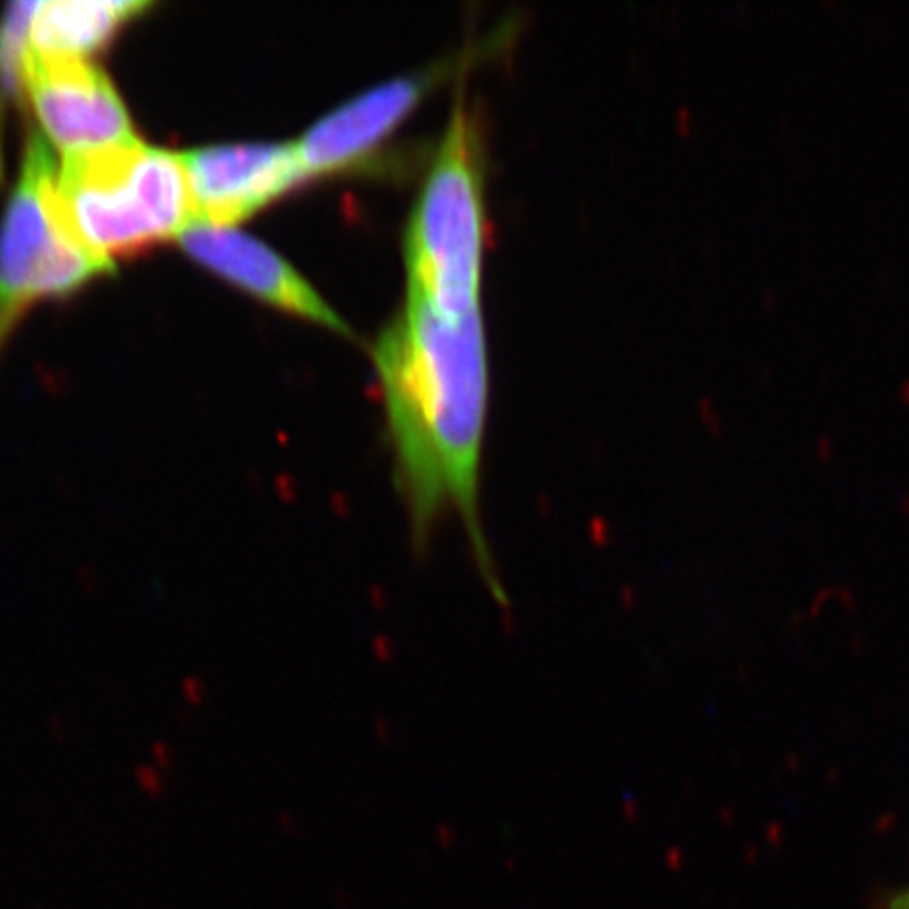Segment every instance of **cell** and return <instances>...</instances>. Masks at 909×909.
I'll list each match as a JSON object with an SVG mask.
<instances>
[{
    "mask_svg": "<svg viewBox=\"0 0 909 909\" xmlns=\"http://www.w3.org/2000/svg\"><path fill=\"white\" fill-rule=\"evenodd\" d=\"M373 360L386 402L396 487L411 541L426 550L457 514L478 571L503 602L480 514V463L489 407L487 337L480 306L447 316L407 295L381 331Z\"/></svg>",
    "mask_w": 909,
    "mask_h": 909,
    "instance_id": "cell-1",
    "label": "cell"
},
{
    "mask_svg": "<svg viewBox=\"0 0 909 909\" xmlns=\"http://www.w3.org/2000/svg\"><path fill=\"white\" fill-rule=\"evenodd\" d=\"M484 181L482 131L459 91L404 228L407 295L426 299L447 316L478 308L489 236Z\"/></svg>",
    "mask_w": 909,
    "mask_h": 909,
    "instance_id": "cell-2",
    "label": "cell"
},
{
    "mask_svg": "<svg viewBox=\"0 0 909 909\" xmlns=\"http://www.w3.org/2000/svg\"><path fill=\"white\" fill-rule=\"evenodd\" d=\"M59 213L95 259L146 251L194 224L181 154L125 141L66 156L55 175Z\"/></svg>",
    "mask_w": 909,
    "mask_h": 909,
    "instance_id": "cell-3",
    "label": "cell"
},
{
    "mask_svg": "<svg viewBox=\"0 0 909 909\" xmlns=\"http://www.w3.org/2000/svg\"><path fill=\"white\" fill-rule=\"evenodd\" d=\"M55 175L47 141L34 133L0 226V346L36 299L70 295L112 270L72 236L57 207Z\"/></svg>",
    "mask_w": 909,
    "mask_h": 909,
    "instance_id": "cell-4",
    "label": "cell"
},
{
    "mask_svg": "<svg viewBox=\"0 0 909 909\" xmlns=\"http://www.w3.org/2000/svg\"><path fill=\"white\" fill-rule=\"evenodd\" d=\"M474 55V49H463L438 59L432 66L383 80L341 101L339 106L314 120L295 141L303 171L308 177H316L365 163L432 87L442 83L459 66H466Z\"/></svg>",
    "mask_w": 909,
    "mask_h": 909,
    "instance_id": "cell-5",
    "label": "cell"
},
{
    "mask_svg": "<svg viewBox=\"0 0 909 909\" xmlns=\"http://www.w3.org/2000/svg\"><path fill=\"white\" fill-rule=\"evenodd\" d=\"M24 89L47 137L68 156L135 139L112 80L85 59L43 55L30 47Z\"/></svg>",
    "mask_w": 909,
    "mask_h": 909,
    "instance_id": "cell-6",
    "label": "cell"
},
{
    "mask_svg": "<svg viewBox=\"0 0 909 909\" xmlns=\"http://www.w3.org/2000/svg\"><path fill=\"white\" fill-rule=\"evenodd\" d=\"M194 224L232 228L310 179L295 141L219 144L181 154Z\"/></svg>",
    "mask_w": 909,
    "mask_h": 909,
    "instance_id": "cell-7",
    "label": "cell"
},
{
    "mask_svg": "<svg viewBox=\"0 0 909 909\" xmlns=\"http://www.w3.org/2000/svg\"><path fill=\"white\" fill-rule=\"evenodd\" d=\"M200 266L285 312L310 318L333 331L354 335L348 320L322 297L312 282L264 240L238 232L192 224L179 236Z\"/></svg>",
    "mask_w": 909,
    "mask_h": 909,
    "instance_id": "cell-8",
    "label": "cell"
},
{
    "mask_svg": "<svg viewBox=\"0 0 909 909\" xmlns=\"http://www.w3.org/2000/svg\"><path fill=\"white\" fill-rule=\"evenodd\" d=\"M150 3H40L30 30V47L43 55L80 57L104 49L116 32Z\"/></svg>",
    "mask_w": 909,
    "mask_h": 909,
    "instance_id": "cell-9",
    "label": "cell"
},
{
    "mask_svg": "<svg viewBox=\"0 0 909 909\" xmlns=\"http://www.w3.org/2000/svg\"><path fill=\"white\" fill-rule=\"evenodd\" d=\"M40 3H13L0 22V156H3L5 120L9 106L24 87L30 30ZM3 167V158H0Z\"/></svg>",
    "mask_w": 909,
    "mask_h": 909,
    "instance_id": "cell-10",
    "label": "cell"
},
{
    "mask_svg": "<svg viewBox=\"0 0 909 909\" xmlns=\"http://www.w3.org/2000/svg\"><path fill=\"white\" fill-rule=\"evenodd\" d=\"M891 909H909V888L903 893H899L893 903H891Z\"/></svg>",
    "mask_w": 909,
    "mask_h": 909,
    "instance_id": "cell-11",
    "label": "cell"
}]
</instances>
